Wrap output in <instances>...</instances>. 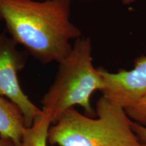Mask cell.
Segmentation results:
<instances>
[{
    "label": "cell",
    "instance_id": "obj_1",
    "mask_svg": "<svg viewBox=\"0 0 146 146\" xmlns=\"http://www.w3.org/2000/svg\"><path fill=\"white\" fill-rule=\"evenodd\" d=\"M70 0H0V20L10 37L42 64L60 63L81 37L70 21Z\"/></svg>",
    "mask_w": 146,
    "mask_h": 146
},
{
    "label": "cell",
    "instance_id": "obj_2",
    "mask_svg": "<svg viewBox=\"0 0 146 146\" xmlns=\"http://www.w3.org/2000/svg\"><path fill=\"white\" fill-rule=\"evenodd\" d=\"M96 117L72 108L50 127L47 142L59 146H140L132 120L123 108L102 96L96 103Z\"/></svg>",
    "mask_w": 146,
    "mask_h": 146
},
{
    "label": "cell",
    "instance_id": "obj_3",
    "mask_svg": "<svg viewBox=\"0 0 146 146\" xmlns=\"http://www.w3.org/2000/svg\"><path fill=\"white\" fill-rule=\"evenodd\" d=\"M58 64L54 83L41 100V110L50 116L52 124L75 106L83 108L86 116L96 117L91 97L95 91L102 92L104 82L99 68L93 64L91 40L76 39L69 54Z\"/></svg>",
    "mask_w": 146,
    "mask_h": 146
},
{
    "label": "cell",
    "instance_id": "obj_4",
    "mask_svg": "<svg viewBox=\"0 0 146 146\" xmlns=\"http://www.w3.org/2000/svg\"><path fill=\"white\" fill-rule=\"evenodd\" d=\"M17 45L10 36L0 35V96L17 106L25 117L26 127H30L42 110L29 99L20 85L18 74L25 60Z\"/></svg>",
    "mask_w": 146,
    "mask_h": 146
},
{
    "label": "cell",
    "instance_id": "obj_5",
    "mask_svg": "<svg viewBox=\"0 0 146 146\" xmlns=\"http://www.w3.org/2000/svg\"><path fill=\"white\" fill-rule=\"evenodd\" d=\"M98 68L104 82L102 96L124 110L135 104L146 93V57L138 58L130 70L120 69L113 73Z\"/></svg>",
    "mask_w": 146,
    "mask_h": 146
},
{
    "label": "cell",
    "instance_id": "obj_6",
    "mask_svg": "<svg viewBox=\"0 0 146 146\" xmlns=\"http://www.w3.org/2000/svg\"><path fill=\"white\" fill-rule=\"evenodd\" d=\"M26 127L21 110L9 100L0 96V137L10 139L16 146H22V135Z\"/></svg>",
    "mask_w": 146,
    "mask_h": 146
},
{
    "label": "cell",
    "instance_id": "obj_7",
    "mask_svg": "<svg viewBox=\"0 0 146 146\" xmlns=\"http://www.w3.org/2000/svg\"><path fill=\"white\" fill-rule=\"evenodd\" d=\"M52 124L50 116L42 111L35 118L32 125L24 129L22 146H47L48 131Z\"/></svg>",
    "mask_w": 146,
    "mask_h": 146
},
{
    "label": "cell",
    "instance_id": "obj_8",
    "mask_svg": "<svg viewBox=\"0 0 146 146\" xmlns=\"http://www.w3.org/2000/svg\"><path fill=\"white\" fill-rule=\"evenodd\" d=\"M125 111L133 122L146 127V93L135 104L125 109Z\"/></svg>",
    "mask_w": 146,
    "mask_h": 146
},
{
    "label": "cell",
    "instance_id": "obj_9",
    "mask_svg": "<svg viewBox=\"0 0 146 146\" xmlns=\"http://www.w3.org/2000/svg\"><path fill=\"white\" fill-rule=\"evenodd\" d=\"M132 128L140 142L146 143V127L132 121Z\"/></svg>",
    "mask_w": 146,
    "mask_h": 146
},
{
    "label": "cell",
    "instance_id": "obj_10",
    "mask_svg": "<svg viewBox=\"0 0 146 146\" xmlns=\"http://www.w3.org/2000/svg\"><path fill=\"white\" fill-rule=\"evenodd\" d=\"M0 146H16L14 142L10 139L0 137Z\"/></svg>",
    "mask_w": 146,
    "mask_h": 146
},
{
    "label": "cell",
    "instance_id": "obj_11",
    "mask_svg": "<svg viewBox=\"0 0 146 146\" xmlns=\"http://www.w3.org/2000/svg\"><path fill=\"white\" fill-rule=\"evenodd\" d=\"M135 1V0H123V4L125 5H129L133 3Z\"/></svg>",
    "mask_w": 146,
    "mask_h": 146
},
{
    "label": "cell",
    "instance_id": "obj_12",
    "mask_svg": "<svg viewBox=\"0 0 146 146\" xmlns=\"http://www.w3.org/2000/svg\"><path fill=\"white\" fill-rule=\"evenodd\" d=\"M140 146H146V143H141V145H140Z\"/></svg>",
    "mask_w": 146,
    "mask_h": 146
}]
</instances>
